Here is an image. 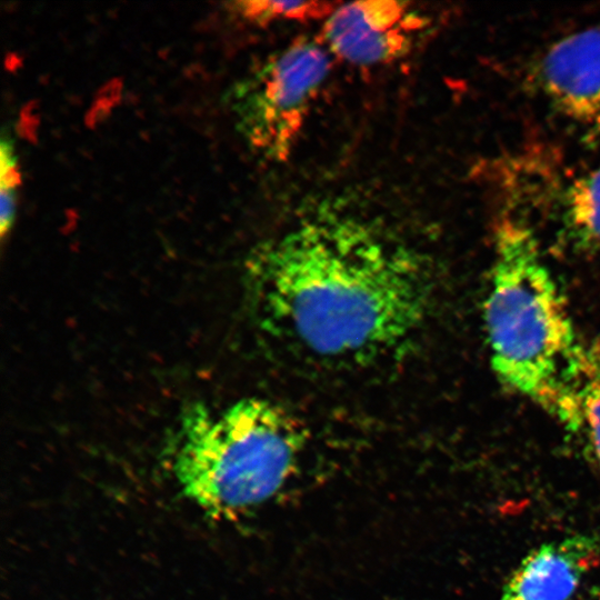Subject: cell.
Wrapping results in <instances>:
<instances>
[{"label":"cell","instance_id":"6da1fadb","mask_svg":"<svg viewBox=\"0 0 600 600\" xmlns=\"http://www.w3.org/2000/svg\"><path fill=\"white\" fill-rule=\"evenodd\" d=\"M247 276L266 330L332 361L363 362L401 347L431 297L414 251L369 222L329 213L259 247Z\"/></svg>","mask_w":600,"mask_h":600},{"label":"cell","instance_id":"7a4b0ae2","mask_svg":"<svg viewBox=\"0 0 600 600\" xmlns=\"http://www.w3.org/2000/svg\"><path fill=\"white\" fill-rule=\"evenodd\" d=\"M484 322L501 382L578 431V388L594 356L579 343L533 232L513 219L494 234Z\"/></svg>","mask_w":600,"mask_h":600},{"label":"cell","instance_id":"3957f363","mask_svg":"<svg viewBox=\"0 0 600 600\" xmlns=\"http://www.w3.org/2000/svg\"><path fill=\"white\" fill-rule=\"evenodd\" d=\"M303 434L274 403L239 400L213 411L188 407L171 451L182 494L212 517H232L271 500L292 477Z\"/></svg>","mask_w":600,"mask_h":600},{"label":"cell","instance_id":"277c9868","mask_svg":"<svg viewBox=\"0 0 600 600\" xmlns=\"http://www.w3.org/2000/svg\"><path fill=\"white\" fill-rule=\"evenodd\" d=\"M330 69L322 41L298 38L238 86V124L258 153L276 162L289 157Z\"/></svg>","mask_w":600,"mask_h":600},{"label":"cell","instance_id":"5b68a950","mask_svg":"<svg viewBox=\"0 0 600 600\" xmlns=\"http://www.w3.org/2000/svg\"><path fill=\"white\" fill-rule=\"evenodd\" d=\"M428 27V17L409 2L354 1L340 3L324 20L321 41L347 62L376 66L408 54Z\"/></svg>","mask_w":600,"mask_h":600},{"label":"cell","instance_id":"8992f818","mask_svg":"<svg viewBox=\"0 0 600 600\" xmlns=\"http://www.w3.org/2000/svg\"><path fill=\"white\" fill-rule=\"evenodd\" d=\"M530 81L560 113L600 130V27L548 46L529 69Z\"/></svg>","mask_w":600,"mask_h":600},{"label":"cell","instance_id":"52a82bcc","mask_svg":"<svg viewBox=\"0 0 600 600\" xmlns=\"http://www.w3.org/2000/svg\"><path fill=\"white\" fill-rule=\"evenodd\" d=\"M599 560L600 542L591 536L541 544L517 567L498 600H569Z\"/></svg>","mask_w":600,"mask_h":600},{"label":"cell","instance_id":"ba28073f","mask_svg":"<svg viewBox=\"0 0 600 600\" xmlns=\"http://www.w3.org/2000/svg\"><path fill=\"white\" fill-rule=\"evenodd\" d=\"M561 218L579 240L600 244V167L578 177L560 199Z\"/></svg>","mask_w":600,"mask_h":600},{"label":"cell","instance_id":"9c48e42d","mask_svg":"<svg viewBox=\"0 0 600 600\" xmlns=\"http://www.w3.org/2000/svg\"><path fill=\"white\" fill-rule=\"evenodd\" d=\"M339 2L331 1H237L232 10L241 18L258 26L273 22L310 21L327 19Z\"/></svg>","mask_w":600,"mask_h":600},{"label":"cell","instance_id":"30bf717a","mask_svg":"<svg viewBox=\"0 0 600 600\" xmlns=\"http://www.w3.org/2000/svg\"><path fill=\"white\" fill-rule=\"evenodd\" d=\"M578 431L587 436L600 468V360L597 357L578 388Z\"/></svg>","mask_w":600,"mask_h":600},{"label":"cell","instance_id":"8fae6325","mask_svg":"<svg viewBox=\"0 0 600 600\" xmlns=\"http://www.w3.org/2000/svg\"><path fill=\"white\" fill-rule=\"evenodd\" d=\"M119 92H120V84L118 81H111L104 88L100 90V92L98 93V98L96 99L94 103L92 104L89 111L88 122L90 124L96 123L103 116L107 114L108 110L116 102V99L118 98Z\"/></svg>","mask_w":600,"mask_h":600},{"label":"cell","instance_id":"7c38bea8","mask_svg":"<svg viewBox=\"0 0 600 600\" xmlns=\"http://www.w3.org/2000/svg\"><path fill=\"white\" fill-rule=\"evenodd\" d=\"M1 189L14 190L19 182V172L8 141L1 143Z\"/></svg>","mask_w":600,"mask_h":600},{"label":"cell","instance_id":"4fadbf2b","mask_svg":"<svg viewBox=\"0 0 600 600\" xmlns=\"http://www.w3.org/2000/svg\"><path fill=\"white\" fill-rule=\"evenodd\" d=\"M13 190L8 189H1V196H0V204H1V218H0V231L1 236L4 237V234L9 231L12 221H13V214H14V199H13Z\"/></svg>","mask_w":600,"mask_h":600},{"label":"cell","instance_id":"5bb4252c","mask_svg":"<svg viewBox=\"0 0 600 600\" xmlns=\"http://www.w3.org/2000/svg\"><path fill=\"white\" fill-rule=\"evenodd\" d=\"M36 107L34 106H28L22 114H21V121H20V129L22 134L26 137L33 136L36 130Z\"/></svg>","mask_w":600,"mask_h":600},{"label":"cell","instance_id":"9a60e30c","mask_svg":"<svg viewBox=\"0 0 600 600\" xmlns=\"http://www.w3.org/2000/svg\"><path fill=\"white\" fill-rule=\"evenodd\" d=\"M588 600H600V590L594 591Z\"/></svg>","mask_w":600,"mask_h":600}]
</instances>
